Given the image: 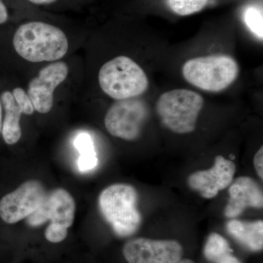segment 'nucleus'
Here are the masks:
<instances>
[{"label":"nucleus","mask_w":263,"mask_h":263,"mask_svg":"<svg viewBox=\"0 0 263 263\" xmlns=\"http://www.w3.org/2000/svg\"><path fill=\"white\" fill-rule=\"evenodd\" d=\"M13 44L19 56L35 63L57 61L65 56L69 48L65 33L43 22L22 24L15 31Z\"/></svg>","instance_id":"nucleus-1"},{"label":"nucleus","mask_w":263,"mask_h":263,"mask_svg":"<svg viewBox=\"0 0 263 263\" xmlns=\"http://www.w3.org/2000/svg\"><path fill=\"white\" fill-rule=\"evenodd\" d=\"M138 192L127 183H115L102 191L99 207L114 233L120 237L134 234L141 223L138 211Z\"/></svg>","instance_id":"nucleus-2"},{"label":"nucleus","mask_w":263,"mask_h":263,"mask_svg":"<svg viewBox=\"0 0 263 263\" xmlns=\"http://www.w3.org/2000/svg\"><path fill=\"white\" fill-rule=\"evenodd\" d=\"M102 90L117 100L136 98L148 87L146 74L129 57H115L104 64L98 76Z\"/></svg>","instance_id":"nucleus-3"},{"label":"nucleus","mask_w":263,"mask_h":263,"mask_svg":"<svg viewBox=\"0 0 263 263\" xmlns=\"http://www.w3.org/2000/svg\"><path fill=\"white\" fill-rule=\"evenodd\" d=\"M203 104V98L195 91L177 89L161 95L156 108L164 127L178 134H186L196 128Z\"/></svg>","instance_id":"nucleus-4"},{"label":"nucleus","mask_w":263,"mask_h":263,"mask_svg":"<svg viewBox=\"0 0 263 263\" xmlns=\"http://www.w3.org/2000/svg\"><path fill=\"white\" fill-rule=\"evenodd\" d=\"M182 72L190 84L205 91L216 92L234 82L239 68L233 57L215 54L188 60L183 66Z\"/></svg>","instance_id":"nucleus-5"},{"label":"nucleus","mask_w":263,"mask_h":263,"mask_svg":"<svg viewBox=\"0 0 263 263\" xmlns=\"http://www.w3.org/2000/svg\"><path fill=\"white\" fill-rule=\"evenodd\" d=\"M148 117V106L143 100L127 99L117 100L110 107L104 122L111 136L133 141L141 136Z\"/></svg>","instance_id":"nucleus-6"},{"label":"nucleus","mask_w":263,"mask_h":263,"mask_svg":"<svg viewBox=\"0 0 263 263\" xmlns=\"http://www.w3.org/2000/svg\"><path fill=\"white\" fill-rule=\"evenodd\" d=\"M46 190L37 180H29L0 200V218L7 224H15L28 217L40 206Z\"/></svg>","instance_id":"nucleus-7"},{"label":"nucleus","mask_w":263,"mask_h":263,"mask_svg":"<svg viewBox=\"0 0 263 263\" xmlns=\"http://www.w3.org/2000/svg\"><path fill=\"white\" fill-rule=\"evenodd\" d=\"M122 252L128 263H176L183 248L176 240L138 238L127 241Z\"/></svg>","instance_id":"nucleus-8"},{"label":"nucleus","mask_w":263,"mask_h":263,"mask_svg":"<svg viewBox=\"0 0 263 263\" xmlns=\"http://www.w3.org/2000/svg\"><path fill=\"white\" fill-rule=\"evenodd\" d=\"M75 200L67 190L60 188L47 194L40 206L27 217L32 227H38L50 221L53 226L69 229L75 219Z\"/></svg>","instance_id":"nucleus-9"},{"label":"nucleus","mask_w":263,"mask_h":263,"mask_svg":"<svg viewBox=\"0 0 263 263\" xmlns=\"http://www.w3.org/2000/svg\"><path fill=\"white\" fill-rule=\"evenodd\" d=\"M68 72V66L65 62H52L30 81L27 94L36 111L43 114L51 111L55 89L67 79Z\"/></svg>","instance_id":"nucleus-10"},{"label":"nucleus","mask_w":263,"mask_h":263,"mask_svg":"<svg viewBox=\"0 0 263 263\" xmlns=\"http://www.w3.org/2000/svg\"><path fill=\"white\" fill-rule=\"evenodd\" d=\"M235 171L236 166L233 161L216 156L212 168L193 173L189 176L188 183L204 198H213L233 182Z\"/></svg>","instance_id":"nucleus-11"},{"label":"nucleus","mask_w":263,"mask_h":263,"mask_svg":"<svg viewBox=\"0 0 263 263\" xmlns=\"http://www.w3.org/2000/svg\"><path fill=\"white\" fill-rule=\"evenodd\" d=\"M230 198L224 209L228 218L240 216L247 208L262 209L263 194L258 183L248 176H241L230 185Z\"/></svg>","instance_id":"nucleus-12"},{"label":"nucleus","mask_w":263,"mask_h":263,"mask_svg":"<svg viewBox=\"0 0 263 263\" xmlns=\"http://www.w3.org/2000/svg\"><path fill=\"white\" fill-rule=\"evenodd\" d=\"M227 230L230 235L249 250L257 252L263 247V221H228Z\"/></svg>","instance_id":"nucleus-13"},{"label":"nucleus","mask_w":263,"mask_h":263,"mask_svg":"<svg viewBox=\"0 0 263 263\" xmlns=\"http://www.w3.org/2000/svg\"><path fill=\"white\" fill-rule=\"evenodd\" d=\"M1 100L5 109L2 134L7 144L14 145L22 138L20 120L22 111L15 103L13 94L10 91H4L2 95Z\"/></svg>","instance_id":"nucleus-14"},{"label":"nucleus","mask_w":263,"mask_h":263,"mask_svg":"<svg viewBox=\"0 0 263 263\" xmlns=\"http://www.w3.org/2000/svg\"><path fill=\"white\" fill-rule=\"evenodd\" d=\"M203 253L207 260L212 263H242L233 256L228 240L218 233H212L208 237Z\"/></svg>","instance_id":"nucleus-15"},{"label":"nucleus","mask_w":263,"mask_h":263,"mask_svg":"<svg viewBox=\"0 0 263 263\" xmlns=\"http://www.w3.org/2000/svg\"><path fill=\"white\" fill-rule=\"evenodd\" d=\"M209 0H166V4L176 14L184 16L197 13L205 8Z\"/></svg>","instance_id":"nucleus-16"},{"label":"nucleus","mask_w":263,"mask_h":263,"mask_svg":"<svg viewBox=\"0 0 263 263\" xmlns=\"http://www.w3.org/2000/svg\"><path fill=\"white\" fill-rule=\"evenodd\" d=\"M243 18L247 27L259 39L263 38V16L262 8L249 5L245 8Z\"/></svg>","instance_id":"nucleus-17"},{"label":"nucleus","mask_w":263,"mask_h":263,"mask_svg":"<svg viewBox=\"0 0 263 263\" xmlns=\"http://www.w3.org/2000/svg\"><path fill=\"white\" fill-rule=\"evenodd\" d=\"M74 145L80 153V156L97 155L92 138L88 133H81L78 135L74 141Z\"/></svg>","instance_id":"nucleus-18"},{"label":"nucleus","mask_w":263,"mask_h":263,"mask_svg":"<svg viewBox=\"0 0 263 263\" xmlns=\"http://www.w3.org/2000/svg\"><path fill=\"white\" fill-rule=\"evenodd\" d=\"M12 94L14 98L15 103L22 110V114H26V115H32L34 114L35 110L33 106L32 101H31L28 94L22 88H15Z\"/></svg>","instance_id":"nucleus-19"},{"label":"nucleus","mask_w":263,"mask_h":263,"mask_svg":"<svg viewBox=\"0 0 263 263\" xmlns=\"http://www.w3.org/2000/svg\"><path fill=\"white\" fill-rule=\"evenodd\" d=\"M68 229L49 224L45 231V238L52 243H60L67 237Z\"/></svg>","instance_id":"nucleus-20"},{"label":"nucleus","mask_w":263,"mask_h":263,"mask_svg":"<svg viewBox=\"0 0 263 263\" xmlns=\"http://www.w3.org/2000/svg\"><path fill=\"white\" fill-rule=\"evenodd\" d=\"M254 166L261 179H263V147H261L254 157Z\"/></svg>","instance_id":"nucleus-21"},{"label":"nucleus","mask_w":263,"mask_h":263,"mask_svg":"<svg viewBox=\"0 0 263 263\" xmlns=\"http://www.w3.org/2000/svg\"><path fill=\"white\" fill-rule=\"evenodd\" d=\"M8 9L3 3V0H0V24H5L8 20Z\"/></svg>","instance_id":"nucleus-22"},{"label":"nucleus","mask_w":263,"mask_h":263,"mask_svg":"<svg viewBox=\"0 0 263 263\" xmlns=\"http://www.w3.org/2000/svg\"><path fill=\"white\" fill-rule=\"evenodd\" d=\"M28 1L34 5H43L52 4L56 3L57 0H28Z\"/></svg>","instance_id":"nucleus-23"},{"label":"nucleus","mask_w":263,"mask_h":263,"mask_svg":"<svg viewBox=\"0 0 263 263\" xmlns=\"http://www.w3.org/2000/svg\"><path fill=\"white\" fill-rule=\"evenodd\" d=\"M2 127H3V110H2L1 100H0V133L2 132Z\"/></svg>","instance_id":"nucleus-24"},{"label":"nucleus","mask_w":263,"mask_h":263,"mask_svg":"<svg viewBox=\"0 0 263 263\" xmlns=\"http://www.w3.org/2000/svg\"><path fill=\"white\" fill-rule=\"evenodd\" d=\"M176 263H195L194 261L191 260V259H181L179 262Z\"/></svg>","instance_id":"nucleus-25"}]
</instances>
